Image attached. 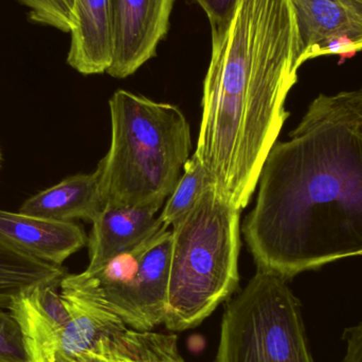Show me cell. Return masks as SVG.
I'll use <instances>...</instances> for the list:
<instances>
[{
	"instance_id": "6da1fadb",
	"label": "cell",
	"mask_w": 362,
	"mask_h": 362,
	"mask_svg": "<svg viewBox=\"0 0 362 362\" xmlns=\"http://www.w3.org/2000/svg\"><path fill=\"white\" fill-rule=\"evenodd\" d=\"M242 231L257 269L286 281L362 255V87L320 93L268 154Z\"/></svg>"
},
{
	"instance_id": "7a4b0ae2",
	"label": "cell",
	"mask_w": 362,
	"mask_h": 362,
	"mask_svg": "<svg viewBox=\"0 0 362 362\" xmlns=\"http://www.w3.org/2000/svg\"><path fill=\"white\" fill-rule=\"evenodd\" d=\"M211 29L193 155L214 189L244 210L289 116L285 103L302 66L299 30L291 0H238Z\"/></svg>"
},
{
	"instance_id": "3957f363",
	"label": "cell",
	"mask_w": 362,
	"mask_h": 362,
	"mask_svg": "<svg viewBox=\"0 0 362 362\" xmlns=\"http://www.w3.org/2000/svg\"><path fill=\"white\" fill-rule=\"evenodd\" d=\"M112 140L98 165L104 206L163 209L192 150L178 106L119 89L110 99Z\"/></svg>"
},
{
	"instance_id": "277c9868",
	"label": "cell",
	"mask_w": 362,
	"mask_h": 362,
	"mask_svg": "<svg viewBox=\"0 0 362 362\" xmlns=\"http://www.w3.org/2000/svg\"><path fill=\"white\" fill-rule=\"evenodd\" d=\"M240 212L213 185L172 225L165 329H193L240 283Z\"/></svg>"
},
{
	"instance_id": "5b68a950",
	"label": "cell",
	"mask_w": 362,
	"mask_h": 362,
	"mask_svg": "<svg viewBox=\"0 0 362 362\" xmlns=\"http://www.w3.org/2000/svg\"><path fill=\"white\" fill-rule=\"evenodd\" d=\"M288 281L257 269L226 305L215 362H316Z\"/></svg>"
},
{
	"instance_id": "8992f818",
	"label": "cell",
	"mask_w": 362,
	"mask_h": 362,
	"mask_svg": "<svg viewBox=\"0 0 362 362\" xmlns=\"http://www.w3.org/2000/svg\"><path fill=\"white\" fill-rule=\"evenodd\" d=\"M299 30L300 64L325 55L341 61L362 52V0H291Z\"/></svg>"
},
{
	"instance_id": "52a82bcc",
	"label": "cell",
	"mask_w": 362,
	"mask_h": 362,
	"mask_svg": "<svg viewBox=\"0 0 362 362\" xmlns=\"http://www.w3.org/2000/svg\"><path fill=\"white\" fill-rule=\"evenodd\" d=\"M175 0H112L114 57L107 74L125 78L156 57Z\"/></svg>"
},
{
	"instance_id": "ba28073f",
	"label": "cell",
	"mask_w": 362,
	"mask_h": 362,
	"mask_svg": "<svg viewBox=\"0 0 362 362\" xmlns=\"http://www.w3.org/2000/svg\"><path fill=\"white\" fill-rule=\"evenodd\" d=\"M61 283L40 284L13 300L10 310L23 333L27 362H55L59 339L69 321Z\"/></svg>"
},
{
	"instance_id": "9c48e42d",
	"label": "cell",
	"mask_w": 362,
	"mask_h": 362,
	"mask_svg": "<svg viewBox=\"0 0 362 362\" xmlns=\"http://www.w3.org/2000/svg\"><path fill=\"white\" fill-rule=\"evenodd\" d=\"M0 240L35 259L61 265L88 243L82 227L0 210Z\"/></svg>"
},
{
	"instance_id": "30bf717a",
	"label": "cell",
	"mask_w": 362,
	"mask_h": 362,
	"mask_svg": "<svg viewBox=\"0 0 362 362\" xmlns=\"http://www.w3.org/2000/svg\"><path fill=\"white\" fill-rule=\"evenodd\" d=\"M155 206L124 208L104 206L95 216L88 238L89 265L93 272L114 257L134 250L165 227Z\"/></svg>"
},
{
	"instance_id": "8fae6325",
	"label": "cell",
	"mask_w": 362,
	"mask_h": 362,
	"mask_svg": "<svg viewBox=\"0 0 362 362\" xmlns=\"http://www.w3.org/2000/svg\"><path fill=\"white\" fill-rule=\"evenodd\" d=\"M172 231L163 228L151 242L140 262L129 300L125 325L136 331H153L165 323L169 293Z\"/></svg>"
},
{
	"instance_id": "7c38bea8",
	"label": "cell",
	"mask_w": 362,
	"mask_h": 362,
	"mask_svg": "<svg viewBox=\"0 0 362 362\" xmlns=\"http://www.w3.org/2000/svg\"><path fill=\"white\" fill-rule=\"evenodd\" d=\"M70 67L85 76L107 72L114 57L112 0H74Z\"/></svg>"
},
{
	"instance_id": "4fadbf2b",
	"label": "cell",
	"mask_w": 362,
	"mask_h": 362,
	"mask_svg": "<svg viewBox=\"0 0 362 362\" xmlns=\"http://www.w3.org/2000/svg\"><path fill=\"white\" fill-rule=\"evenodd\" d=\"M104 204L99 189L97 172L78 174L30 197L19 212L32 216L72 221H93Z\"/></svg>"
},
{
	"instance_id": "5bb4252c",
	"label": "cell",
	"mask_w": 362,
	"mask_h": 362,
	"mask_svg": "<svg viewBox=\"0 0 362 362\" xmlns=\"http://www.w3.org/2000/svg\"><path fill=\"white\" fill-rule=\"evenodd\" d=\"M65 362H185L177 336L127 329L102 338L90 350Z\"/></svg>"
},
{
	"instance_id": "9a60e30c",
	"label": "cell",
	"mask_w": 362,
	"mask_h": 362,
	"mask_svg": "<svg viewBox=\"0 0 362 362\" xmlns=\"http://www.w3.org/2000/svg\"><path fill=\"white\" fill-rule=\"evenodd\" d=\"M61 295L70 317L59 339L55 362L74 358L93 349L102 338L127 329L115 315L66 291H61Z\"/></svg>"
},
{
	"instance_id": "2e32d148",
	"label": "cell",
	"mask_w": 362,
	"mask_h": 362,
	"mask_svg": "<svg viewBox=\"0 0 362 362\" xmlns=\"http://www.w3.org/2000/svg\"><path fill=\"white\" fill-rule=\"evenodd\" d=\"M65 268L21 252L0 240V308L8 310L15 298L40 284L61 283Z\"/></svg>"
},
{
	"instance_id": "e0dca14e",
	"label": "cell",
	"mask_w": 362,
	"mask_h": 362,
	"mask_svg": "<svg viewBox=\"0 0 362 362\" xmlns=\"http://www.w3.org/2000/svg\"><path fill=\"white\" fill-rule=\"evenodd\" d=\"M212 185L206 170L194 155L185 163L175 189L165 200L159 219L170 228L196 204L206 187Z\"/></svg>"
},
{
	"instance_id": "ac0fdd59",
	"label": "cell",
	"mask_w": 362,
	"mask_h": 362,
	"mask_svg": "<svg viewBox=\"0 0 362 362\" xmlns=\"http://www.w3.org/2000/svg\"><path fill=\"white\" fill-rule=\"evenodd\" d=\"M28 8L30 21L70 33L74 0H16Z\"/></svg>"
},
{
	"instance_id": "d6986e66",
	"label": "cell",
	"mask_w": 362,
	"mask_h": 362,
	"mask_svg": "<svg viewBox=\"0 0 362 362\" xmlns=\"http://www.w3.org/2000/svg\"><path fill=\"white\" fill-rule=\"evenodd\" d=\"M0 362H27L23 333L10 310L0 308Z\"/></svg>"
},
{
	"instance_id": "ffe728a7",
	"label": "cell",
	"mask_w": 362,
	"mask_h": 362,
	"mask_svg": "<svg viewBox=\"0 0 362 362\" xmlns=\"http://www.w3.org/2000/svg\"><path fill=\"white\" fill-rule=\"evenodd\" d=\"M193 1L199 4L200 8L204 11L212 27L223 23L231 16L238 0H193Z\"/></svg>"
},
{
	"instance_id": "44dd1931",
	"label": "cell",
	"mask_w": 362,
	"mask_h": 362,
	"mask_svg": "<svg viewBox=\"0 0 362 362\" xmlns=\"http://www.w3.org/2000/svg\"><path fill=\"white\" fill-rule=\"evenodd\" d=\"M346 353L344 362H362V321L344 331Z\"/></svg>"
},
{
	"instance_id": "7402d4cb",
	"label": "cell",
	"mask_w": 362,
	"mask_h": 362,
	"mask_svg": "<svg viewBox=\"0 0 362 362\" xmlns=\"http://www.w3.org/2000/svg\"><path fill=\"white\" fill-rule=\"evenodd\" d=\"M0 160H1V154H0Z\"/></svg>"
}]
</instances>
